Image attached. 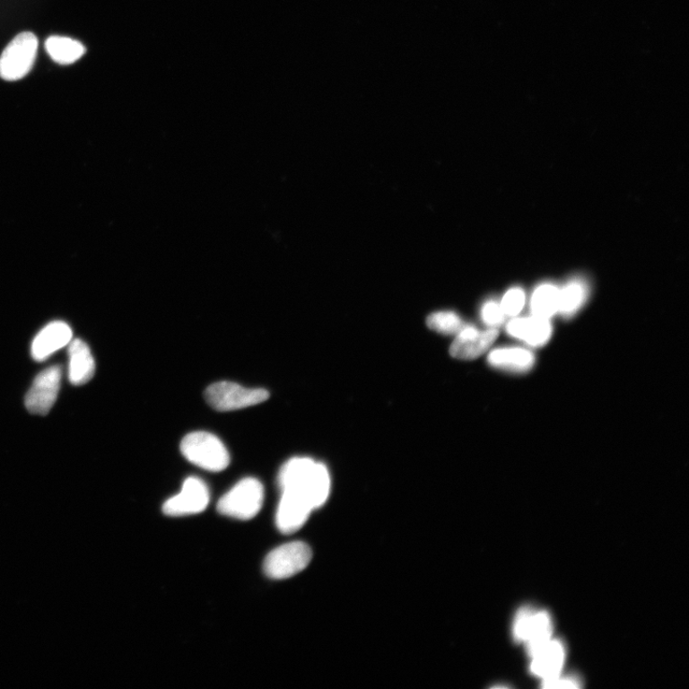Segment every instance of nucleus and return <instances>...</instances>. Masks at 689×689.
I'll return each mask as SVG.
<instances>
[{"mask_svg":"<svg viewBox=\"0 0 689 689\" xmlns=\"http://www.w3.org/2000/svg\"><path fill=\"white\" fill-rule=\"evenodd\" d=\"M72 329L65 322H52L41 329L32 343L31 353L36 362L46 361L72 340Z\"/></svg>","mask_w":689,"mask_h":689,"instance_id":"f8f14e48","label":"nucleus"},{"mask_svg":"<svg viewBox=\"0 0 689 689\" xmlns=\"http://www.w3.org/2000/svg\"><path fill=\"white\" fill-rule=\"evenodd\" d=\"M427 325L431 329L442 335H458L464 327L458 316L451 311H441L430 315Z\"/></svg>","mask_w":689,"mask_h":689,"instance_id":"aec40b11","label":"nucleus"},{"mask_svg":"<svg viewBox=\"0 0 689 689\" xmlns=\"http://www.w3.org/2000/svg\"><path fill=\"white\" fill-rule=\"evenodd\" d=\"M544 688H580L581 680L574 675L562 674L556 675L555 677L543 681Z\"/></svg>","mask_w":689,"mask_h":689,"instance_id":"5701e85b","label":"nucleus"},{"mask_svg":"<svg viewBox=\"0 0 689 689\" xmlns=\"http://www.w3.org/2000/svg\"><path fill=\"white\" fill-rule=\"evenodd\" d=\"M39 42L31 32L14 38L0 57V77L13 82L24 78L33 67Z\"/></svg>","mask_w":689,"mask_h":689,"instance_id":"39448f33","label":"nucleus"},{"mask_svg":"<svg viewBox=\"0 0 689 689\" xmlns=\"http://www.w3.org/2000/svg\"><path fill=\"white\" fill-rule=\"evenodd\" d=\"M46 49L54 62L64 65L76 63L85 53L83 43L61 36L48 38Z\"/></svg>","mask_w":689,"mask_h":689,"instance_id":"f3484780","label":"nucleus"},{"mask_svg":"<svg viewBox=\"0 0 689 689\" xmlns=\"http://www.w3.org/2000/svg\"><path fill=\"white\" fill-rule=\"evenodd\" d=\"M210 495L206 484L198 478L187 479L181 492L169 499L163 512L172 517H180L203 512L208 507Z\"/></svg>","mask_w":689,"mask_h":689,"instance_id":"1a4fd4ad","label":"nucleus"},{"mask_svg":"<svg viewBox=\"0 0 689 689\" xmlns=\"http://www.w3.org/2000/svg\"><path fill=\"white\" fill-rule=\"evenodd\" d=\"M277 511V526L283 534L291 535L299 530L313 510L309 501L299 494L283 491Z\"/></svg>","mask_w":689,"mask_h":689,"instance_id":"9b49d317","label":"nucleus"},{"mask_svg":"<svg viewBox=\"0 0 689 689\" xmlns=\"http://www.w3.org/2000/svg\"><path fill=\"white\" fill-rule=\"evenodd\" d=\"M589 294L588 284L582 279H573L559 290L558 312L565 318H571L584 305Z\"/></svg>","mask_w":689,"mask_h":689,"instance_id":"a211bd4d","label":"nucleus"},{"mask_svg":"<svg viewBox=\"0 0 689 689\" xmlns=\"http://www.w3.org/2000/svg\"><path fill=\"white\" fill-rule=\"evenodd\" d=\"M180 449L190 463L208 471L221 472L230 464V456L223 442L203 431L184 437Z\"/></svg>","mask_w":689,"mask_h":689,"instance_id":"f03ea898","label":"nucleus"},{"mask_svg":"<svg viewBox=\"0 0 689 689\" xmlns=\"http://www.w3.org/2000/svg\"><path fill=\"white\" fill-rule=\"evenodd\" d=\"M525 292L519 287L510 290L501 301V308L506 316L519 315L525 306Z\"/></svg>","mask_w":689,"mask_h":689,"instance_id":"412c9836","label":"nucleus"},{"mask_svg":"<svg viewBox=\"0 0 689 689\" xmlns=\"http://www.w3.org/2000/svg\"><path fill=\"white\" fill-rule=\"evenodd\" d=\"M62 376L60 366H52L39 373L25 397L29 412L40 415L49 413L59 395Z\"/></svg>","mask_w":689,"mask_h":689,"instance_id":"6e6552de","label":"nucleus"},{"mask_svg":"<svg viewBox=\"0 0 689 689\" xmlns=\"http://www.w3.org/2000/svg\"><path fill=\"white\" fill-rule=\"evenodd\" d=\"M508 334L526 342L529 346L540 347L552 337L553 327L549 319L537 316L528 318H516L507 327Z\"/></svg>","mask_w":689,"mask_h":689,"instance_id":"ddd939ff","label":"nucleus"},{"mask_svg":"<svg viewBox=\"0 0 689 689\" xmlns=\"http://www.w3.org/2000/svg\"><path fill=\"white\" fill-rule=\"evenodd\" d=\"M205 397L214 410L235 411L262 404L269 397L265 389H250L228 381L214 383L208 387Z\"/></svg>","mask_w":689,"mask_h":689,"instance_id":"423d86ee","label":"nucleus"},{"mask_svg":"<svg viewBox=\"0 0 689 689\" xmlns=\"http://www.w3.org/2000/svg\"><path fill=\"white\" fill-rule=\"evenodd\" d=\"M566 656L565 646L563 641L551 640L533 657L530 670L536 676L548 680L562 672Z\"/></svg>","mask_w":689,"mask_h":689,"instance_id":"4468645a","label":"nucleus"},{"mask_svg":"<svg viewBox=\"0 0 689 689\" xmlns=\"http://www.w3.org/2000/svg\"><path fill=\"white\" fill-rule=\"evenodd\" d=\"M264 497L262 483L255 478H246L221 498L218 510L231 519L250 520L261 510Z\"/></svg>","mask_w":689,"mask_h":689,"instance_id":"7ed1b4c3","label":"nucleus"},{"mask_svg":"<svg viewBox=\"0 0 689 689\" xmlns=\"http://www.w3.org/2000/svg\"><path fill=\"white\" fill-rule=\"evenodd\" d=\"M531 310L537 318L551 319L559 310V289L552 283L537 287L531 297Z\"/></svg>","mask_w":689,"mask_h":689,"instance_id":"6ab92c4d","label":"nucleus"},{"mask_svg":"<svg viewBox=\"0 0 689 689\" xmlns=\"http://www.w3.org/2000/svg\"><path fill=\"white\" fill-rule=\"evenodd\" d=\"M498 336L499 332L494 327L482 332L476 327L464 326L452 344L451 355L458 359H465V361L475 359L492 347Z\"/></svg>","mask_w":689,"mask_h":689,"instance_id":"9d476101","label":"nucleus"},{"mask_svg":"<svg viewBox=\"0 0 689 689\" xmlns=\"http://www.w3.org/2000/svg\"><path fill=\"white\" fill-rule=\"evenodd\" d=\"M69 380L80 386L88 383L95 373V362L91 349L83 340L69 343Z\"/></svg>","mask_w":689,"mask_h":689,"instance_id":"2eb2a0df","label":"nucleus"},{"mask_svg":"<svg viewBox=\"0 0 689 689\" xmlns=\"http://www.w3.org/2000/svg\"><path fill=\"white\" fill-rule=\"evenodd\" d=\"M282 492H292L305 498L313 510L322 507L330 491L327 467L309 458H294L279 474Z\"/></svg>","mask_w":689,"mask_h":689,"instance_id":"f257e3e1","label":"nucleus"},{"mask_svg":"<svg viewBox=\"0 0 689 689\" xmlns=\"http://www.w3.org/2000/svg\"><path fill=\"white\" fill-rule=\"evenodd\" d=\"M552 633L553 623L547 612L526 606L517 613L513 623V637L517 641L526 642L530 657L552 640Z\"/></svg>","mask_w":689,"mask_h":689,"instance_id":"20e7f679","label":"nucleus"},{"mask_svg":"<svg viewBox=\"0 0 689 689\" xmlns=\"http://www.w3.org/2000/svg\"><path fill=\"white\" fill-rule=\"evenodd\" d=\"M482 318L487 326L495 328L504 323L506 314L502 311L501 305L497 301H488L483 307Z\"/></svg>","mask_w":689,"mask_h":689,"instance_id":"4be33fe9","label":"nucleus"},{"mask_svg":"<svg viewBox=\"0 0 689 689\" xmlns=\"http://www.w3.org/2000/svg\"><path fill=\"white\" fill-rule=\"evenodd\" d=\"M312 552L303 542H292L280 545L266 558L264 570L272 580H285L304 571L310 564Z\"/></svg>","mask_w":689,"mask_h":689,"instance_id":"0eeeda50","label":"nucleus"},{"mask_svg":"<svg viewBox=\"0 0 689 689\" xmlns=\"http://www.w3.org/2000/svg\"><path fill=\"white\" fill-rule=\"evenodd\" d=\"M488 362L498 369L525 372L534 367L536 356L524 348H500L488 355Z\"/></svg>","mask_w":689,"mask_h":689,"instance_id":"dca6fc26","label":"nucleus"}]
</instances>
